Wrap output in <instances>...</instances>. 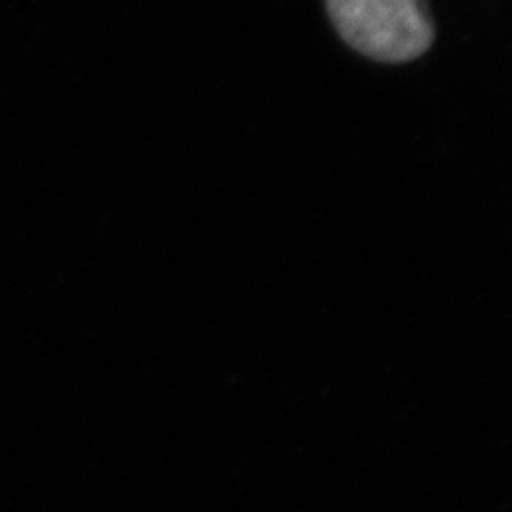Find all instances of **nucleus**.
<instances>
[{
  "label": "nucleus",
  "instance_id": "nucleus-1",
  "mask_svg": "<svg viewBox=\"0 0 512 512\" xmlns=\"http://www.w3.org/2000/svg\"><path fill=\"white\" fill-rule=\"evenodd\" d=\"M327 10L353 50L382 63L412 61L435 38L427 0H327Z\"/></svg>",
  "mask_w": 512,
  "mask_h": 512
}]
</instances>
